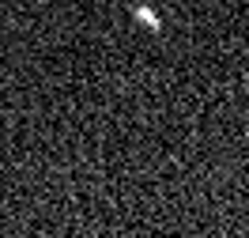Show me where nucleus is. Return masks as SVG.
Listing matches in <instances>:
<instances>
[{"label": "nucleus", "mask_w": 249, "mask_h": 238, "mask_svg": "<svg viewBox=\"0 0 249 238\" xmlns=\"http://www.w3.org/2000/svg\"><path fill=\"white\" fill-rule=\"evenodd\" d=\"M140 19L147 23V27H159V19H155V12H147V8H140Z\"/></svg>", "instance_id": "nucleus-1"}]
</instances>
